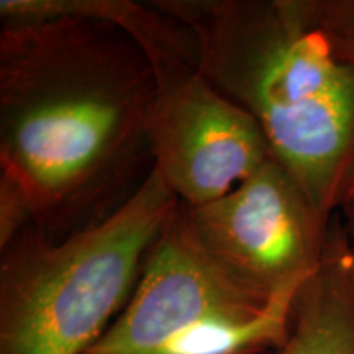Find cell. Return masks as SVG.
<instances>
[{
    "mask_svg": "<svg viewBox=\"0 0 354 354\" xmlns=\"http://www.w3.org/2000/svg\"><path fill=\"white\" fill-rule=\"evenodd\" d=\"M339 215H342L344 232H346L349 246H351V251L354 254V198H349V201L343 203Z\"/></svg>",
    "mask_w": 354,
    "mask_h": 354,
    "instance_id": "12",
    "label": "cell"
},
{
    "mask_svg": "<svg viewBox=\"0 0 354 354\" xmlns=\"http://www.w3.org/2000/svg\"><path fill=\"white\" fill-rule=\"evenodd\" d=\"M50 17H87L104 20L125 32L143 50L154 76L184 66H197L198 50L187 26L153 2L131 0H2L0 21H25Z\"/></svg>",
    "mask_w": 354,
    "mask_h": 354,
    "instance_id": "8",
    "label": "cell"
},
{
    "mask_svg": "<svg viewBox=\"0 0 354 354\" xmlns=\"http://www.w3.org/2000/svg\"><path fill=\"white\" fill-rule=\"evenodd\" d=\"M299 289L281 292L259 312L207 318L149 354H274L289 336Z\"/></svg>",
    "mask_w": 354,
    "mask_h": 354,
    "instance_id": "9",
    "label": "cell"
},
{
    "mask_svg": "<svg viewBox=\"0 0 354 354\" xmlns=\"http://www.w3.org/2000/svg\"><path fill=\"white\" fill-rule=\"evenodd\" d=\"M33 223L32 209L24 190L6 176H0V250Z\"/></svg>",
    "mask_w": 354,
    "mask_h": 354,
    "instance_id": "11",
    "label": "cell"
},
{
    "mask_svg": "<svg viewBox=\"0 0 354 354\" xmlns=\"http://www.w3.org/2000/svg\"><path fill=\"white\" fill-rule=\"evenodd\" d=\"M194 33L198 71L253 117L325 225L354 176V66L304 0H153Z\"/></svg>",
    "mask_w": 354,
    "mask_h": 354,
    "instance_id": "2",
    "label": "cell"
},
{
    "mask_svg": "<svg viewBox=\"0 0 354 354\" xmlns=\"http://www.w3.org/2000/svg\"><path fill=\"white\" fill-rule=\"evenodd\" d=\"M310 19L328 35L338 55L354 66V0H304ZM354 198V176L344 202Z\"/></svg>",
    "mask_w": 354,
    "mask_h": 354,
    "instance_id": "10",
    "label": "cell"
},
{
    "mask_svg": "<svg viewBox=\"0 0 354 354\" xmlns=\"http://www.w3.org/2000/svg\"><path fill=\"white\" fill-rule=\"evenodd\" d=\"M0 24V176L61 241L112 215L153 171L156 77L138 44L104 20Z\"/></svg>",
    "mask_w": 354,
    "mask_h": 354,
    "instance_id": "1",
    "label": "cell"
},
{
    "mask_svg": "<svg viewBox=\"0 0 354 354\" xmlns=\"http://www.w3.org/2000/svg\"><path fill=\"white\" fill-rule=\"evenodd\" d=\"M271 300L248 290L212 259L179 202L127 307L84 354H149L207 318L254 313Z\"/></svg>",
    "mask_w": 354,
    "mask_h": 354,
    "instance_id": "6",
    "label": "cell"
},
{
    "mask_svg": "<svg viewBox=\"0 0 354 354\" xmlns=\"http://www.w3.org/2000/svg\"><path fill=\"white\" fill-rule=\"evenodd\" d=\"M187 210L212 259L266 300L302 286L328 238L330 225L274 158L227 196Z\"/></svg>",
    "mask_w": 354,
    "mask_h": 354,
    "instance_id": "4",
    "label": "cell"
},
{
    "mask_svg": "<svg viewBox=\"0 0 354 354\" xmlns=\"http://www.w3.org/2000/svg\"><path fill=\"white\" fill-rule=\"evenodd\" d=\"M274 354H354V254L339 214L320 264L295 295L289 336Z\"/></svg>",
    "mask_w": 354,
    "mask_h": 354,
    "instance_id": "7",
    "label": "cell"
},
{
    "mask_svg": "<svg viewBox=\"0 0 354 354\" xmlns=\"http://www.w3.org/2000/svg\"><path fill=\"white\" fill-rule=\"evenodd\" d=\"M179 205L159 172L112 215L53 241L30 223L0 250V354H84L127 307Z\"/></svg>",
    "mask_w": 354,
    "mask_h": 354,
    "instance_id": "3",
    "label": "cell"
},
{
    "mask_svg": "<svg viewBox=\"0 0 354 354\" xmlns=\"http://www.w3.org/2000/svg\"><path fill=\"white\" fill-rule=\"evenodd\" d=\"M154 77L149 153L180 203L201 207L227 196L272 159L253 117L221 95L197 66Z\"/></svg>",
    "mask_w": 354,
    "mask_h": 354,
    "instance_id": "5",
    "label": "cell"
}]
</instances>
